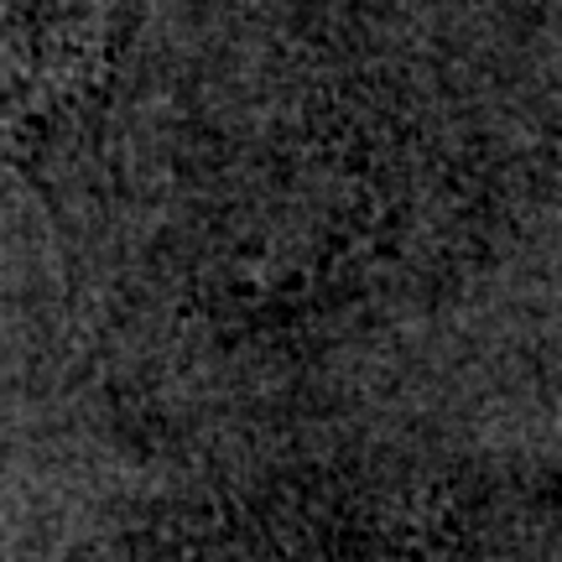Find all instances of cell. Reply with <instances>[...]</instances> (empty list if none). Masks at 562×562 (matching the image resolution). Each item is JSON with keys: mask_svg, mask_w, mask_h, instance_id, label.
<instances>
[{"mask_svg": "<svg viewBox=\"0 0 562 562\" xmlns=\"http://www.w3.org/2000/svg\"><path fill=\"white\" fill-rule=\"evenodd\" d=\"M131 0H16L0 26V151L58 182L94 140V110Z\"/></svg>", "mask_w": 562, "mask_h": 562, "instance_id": "1", "label": "cell"}]
</instances>
